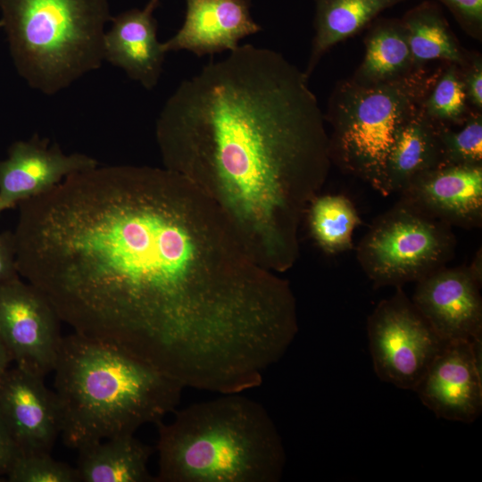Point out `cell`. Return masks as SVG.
I'll list each match as a JSON object with an SVG mask.
<instances>
[{"mask_svg":"<svg viewBox=\"0 0 482 482\" xmlns=\"http://www.w3.org/2000/svg\"><path fill=\"white\" fill-rule=\"evenodd\" d=\"M18 205V273L77 334L164 370L207 343L234 305L236 237L174 171L97 165Z\"/></svg>","mask_w":482,"mask_h":482,"instance_id":"obj_1","label":"cell"},{"mask_svg":"<svg viewBox=\"0 0 482 482\" xmlns=\"http://www.w3.org/2000/svg\"><path fill=\"white\" fill-rule=\"evenodd\" d=\"M308 76L281 54L238 46L183 80L155 124L163 167L211 200L268 269L300 255V228L331 168Z\"/></svg>","mask_w":482,"mask_h":482,"instance_id":"obj_2","label":"cell"},{"mask_svg":"<svg viewBox=\"0 0 482 482\" xmlns=\"http://www.w3.org/2000/svg\"><path fill=\"white\" fill-rule=\"evenodd\" d=\"M53 372L60 435L78 451L162 421L184 388L123 351L75 332L62 337Z\"/></svg>","mask_w":482,"mask_h":482,"instance_id":"obj_3","label":"cell"},{"mask_svg":"<svg viewBox=\"0 0 482 482\" xmlns=\"http://www.w3.org/2000/svg\"><path fill=\"white\" fill-rule=\"evenodd\" d=\"M193 403L155 425L158 482H278L281 436L266 409L240 393Z\"/></svg>","mask_w":482,"mask_h":482,"instance_id":"obj_4","label":"cell"},{"mask_svg":"<svg viewBox=\"0 0 482 482\" xmlns=\"http://www.w3.org/2000/svg\"><path fill=\"white\" fill-rule=\"evenodd\" d=\"M15 68L52 96L101 67L107 0H0Z\"/></svg>","mask_w":482,"mask_h":482,"instance_id":"obj_5","label":"cell"},{"mask_svg":"<svg viewBox=\"0 0 482 482\" xmlns=\"http://www.w3.org/2000/svg\"><path fill=\"white\" fill-rule=\"evenodd\" d=\"M441 68H418L397 79L338 82L328 104L331 163L383 195L386 160L395 135L422 104Z\"/></svg>","mask_w":482,"mask_h":482,"instance_id":"obj_6","label":"cell"},{"mask_svg":"<svg viewBox=\"0 0 482 482\" xmlns=\"http://www.w3.org/2000/svg\"><path fill=\"white\" fill-rule=\"evenodd\" d=\"M453 228L398 200L361 239L356 258L377 288L417 282L454 257Z\"/></svg>","mask_w":482,"mask_h":482,"instance_id":"obj_7","label":"cell"},{"mask_svg":"<svg viewBox=\"0 0 482 482\" xmlns=\"http://www.w3.org/2000/svg\"><path fill=\"white\" fill-rule=\"evenodd\" d=\"M370 353L377 376L414 390L445 345L403 287L378 303L367 320Z\"/></svg>","mask_w":482,"mask_h":482,"instance_id":"obj_8","label":"cell"},{"mask_svg":"<svg viewBox=\"0 0 482 482\" xmlns=\"http://www.w3.org/2000/svg\"><path fill=\"white\" fill-rule=\"evenodd\" d=\"M60 321L47 299L20 276L0 283V342L15 365L44 378L53 372Z\"/></svg>","mask_w":482,"mask_h":482,"instance_id":"obj_9","label":"cell"},{"mask_svg":"<svg viewBox=\"0 0 482 482\" xmlns=\"http://www.w3.org/2000/svg\"><path fill=\"white\" fill-rule=\"evenodd\" d=\"M481 250L470 265L444 266L416 282L411 301L445 342L482 340Z\"/></svg>","mask_w":482,"mask_h":482,"instance_id":"obj_10","label":"cell"},{"mask_svg":"<svg viewBox=\"0 0 482 482\" xmlns=\"http://www.w3.org/2000/svg\"><path fill=\"white\" fill-rule=\"evenodd\" d=\"M479 341L445 343L413 390L438 418L471 423L482 411Z\"/></svg>","mask_w":482,"mask_h":482,"instance_id":"obj_11","label":"cell"},{"mask_svg":"<svg viewBox=\"0 0 482 482\" xmlns=\"http://www.w3.org/2000/svg\"><path fill=\"white\" fill-rule=\"evenodd\" d=\"M0 416L22 454L51 453L61 434L54 392L44 378L17 365L0 378Z\"/></svg>","mask_w":482,"mask_h":482,"instance_id":"obj_12","label":"cell"},{"mask_svg":"<svg viewBox=\"0 0 482 482\" xmlns=\"http://www.w3.org/2000/svg\"><path fill=\"white\" fill-rule=\"evenodd\" d=\"M97 165L87 154H67L57 145H50L37 137L16 141L0 162V213L49 191L73 173Z\"/></svg>","mask_w":482,"mask_h":482,"instance_id":"obj_13","label":"cell"},{"mask_svg":"<svg viewBox=\"0 0 482 482\" xmlns=\"http://www.w3.org/2000/svg\"><path fill=\"white\" fill-rule=\"evenodd\" d=\"M398 195L452 228H480L482 164L442 163L419 176Z\"/></svg>","mask_w":482,"mask_h":482,"instance_id":"obj_14","label":"cell"},{"mask_svg":"<svg viewBox=\"0 0 482 482\" xmlns=\"http://www.w3.org/2000/svg\"><path fill=\"white\" fill-rule=\"evenodd\" d=\"M251 0H187L185 21L162 43L165 52L187 50L197 56L232 51L262 28L250 15Z\"/></svg>","mask_w":482,"mask_h":482,"instance_id":"obj_15","label":"cell"},{"mask_svg":"<svg viewBox=\"0 0 482 482\" xmlns=\"http://www.w3.org/2000/svg\"><path fill=\"white\" fill-rule=\"evenodd\" d=\"M159 1L150 0L142 10L131 9L112 17V28L104 40V60L148 90L158 83L166 54L158 41L153 16Z\"/></svg>","mask_w":482,"mask_h":482,"instance_id":"obj_16","label":"cell"},{"mask_svg":"<svg viewBox=\"0 0 482 482\" xmlns=\"http://www.w3.org/2000/svg\"><path fill=\"white\" fill-rule=\"evenodd\" d=\"M439 131V123L422 104L404 121L386 160L384 196L400 195L419 176L443 163Z\"/></svg>","mask_w":482,"mask_h":482,"instance_id":"obj_17","label":"cell"},{"mask_svg":"<svg viewBox=\"0 0 482 482\" xmlns=\"http://www.w3.org/2000/svg\"><path fill=\"white\" fill-rule=\"evenodd\" d=\"M79 452V482H155L148 462L154 448L134 435L104 439Z\"/></svg>","mask_w":482,"mask_h":482,"instance_id":"obj_18","label":"cell"},{"mask_svg":"<svg viewBox=\"0 0 482 482\" xmlns=\"http://www.w3.org/2000/svg\"><path fill=\"white\" fill-rule=\"evenodd\" d=\"M315 35L309 62V77L322 55L336 44L353 36L384 10L404 0H314Z\"/></svg>","mask_w":482,"mask_h":482,"instance_id":"obj_19","label":"cell"},{"mask_svg":"<svg viewBox=\"0 0 482 482\" xmlns=\"http://www.w3.org/2000/svg\"><path fill=\"white\" fill-rule=\"evenodd\" d=\"M415 69L401 19H377L365 37L363 61L352 79L361 84H375Z\"/></svg>","mask_w":482,"mask_h":482,"instance_id":"obj_20","label":"cell"},{"mask_svg":"<svg viewBox=\"0 0 482 482\" xmlns=\"http://www.w3.org/2000/svg\"><path fill=\"white\" fill-rule=\"evenodd\" d=\"M401 21L416 68L435 60L454 63L461 69L469 63L470 58L456 41L437 4L423 2L409 10Z\"/></svg>","mask_w":482,"mask_h":482,"instance_id":"obj_21","label":"cell"},{"mask_svg":"<svg viewBox=\"0 0 482 482\" xmlns=\"http://www.w3.org/2000/svg\"><path fill=\"white\" fill-rule=\"evenodd\" d=\"M305 218L312 238L325 253L336 254L353 247V232L362 220L348 197L320 194L309 205Z\"/></svg>","mask_w":482,"mask_h":482,"instance_id":"obj_22","label":"cell"},{"mask_svg":"<svg viewBox=\"0 0 482 482\" xmlns=\"http://www.w3.org/2000/svg\"><path fill=\"white\" fill-rule=\"evenodd\" d=\"M461 68L446 62L423 101L427 115L445 126H457L469 113Z\"/></svg>","mask_w":482,"mask_h":482,"instance_id":"obj_23","label":"cell"},{"mask_svg":"<svg viewBox=\"0 0 482 482\" xmlns=\"http://www.w3.org/2000/svg\"><path fill=\"white\" fill-rule=\"evenodd\" d=\"M443 163L482 164V116L470 112L464 121L453 126L439 124Z\"/></svg>","mask_w":482,"mask_h":482,"instance_id":"obj_24","label":"cell"},{"mask_svg":"<svg viewBox=\"0 0 482 482\" xmlns=\"http://www.w3.org/2000/svg\"><path fill=\"white\" fill-rule=\"evenodd\" d=\"M9 482H79L77 469L51 453H21L6 475Z\"/></svg>","mask_w":482,"mask_h":482,"instance_id":"obj_25","label":"cell"},{"mask_svg":"<svg viewBox=\"0 0 482 482\" xmlns=\"http://www.w3.org/2000/svg\"><path fill=\"white\" fill-rule=\"evenodd\" d=\"M453 13L460 25L478 37L482 31V0H437Z\"/></svg>","mask_w":482,"mask_h":482,"instance_id":"obj_26","label":"cell"},{"mask_svg":"<svg viewBox=\"0 0 482 482\" xmlns=\"http://www.w3.org/2000/svg\"><path fill=\"white\" fill-rule=\"evenodd\" d=\"M461 70V78L468 99L477 111L482 108V62L478 56L470 59Z\"/></svg>","mask_w":482,"mask_h":482,"instance_id":"obj_27","label":"cell"},{"mask_svg":"<svg viewBox=\"0 0 482 482\" xmlns=\"http://www.w3.org/2000/svg\"><path fill=\"white\" fill-rule=\"evenodd\" d=\"M20 454L10 430L0 416V481L6 478L7 473Z\"/></svg>","mask_w":482,"mask_h":482,"instance_id":"obj_28","label":"cell"},{"mask_svg":"<svg viewBox=\"0 0 482 482\" xmlns=\"http://www.w3.org/2000/svg\"><path fill=\"white\" fill-rule=\"evenodd\" d=\"M20 276L12 233H0V283Z\"/></svg>","mask_w":482,"mask_h":482,"instance_id":"obj_29","label":"cell"},{"mask_svg":"<svg viewBox=\"0 0 482 482\" xmlns=\"http://www.w3.org/2000/svg\"><path fill=\"white\" fill-rule=\"evenodd\" d=\"M11 362L12 359L9 353H7L3 344L0 342V378L6 371V370L10 367Z\"/></svg>","mask_w":482,"mask_h":482,"instance_id":"obj_30","label":"cell"},{"mask_svg":"<svg viewBox=\"0 0 482 482\" xmlns=\"http://www.w3.org/2000/svg\"><path fill=\"white\" fill-rule=\"evenodd\" d=\"M2 27H3V21H2V20H0V28H2Z\"/></svg>","mask_w":482,"mask_h":482,"instance_id":"obj_31","label":"cell"}]
</instances>
